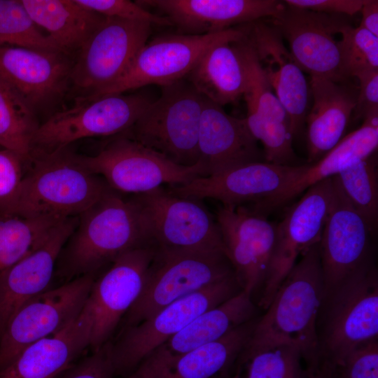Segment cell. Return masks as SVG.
I'll return each mask as SVG.
<instances>
[{"label":"cell","mask_w":378,"mask_h":378,"mask_svg":"<svg viewBox=\"0 0 378 378\" xmlns=\"http://www.w3.org/2000/svg\"><path fill=\"white\" fill-rule=\"evenodd\" d=\"M332 367L320 364L312 370H306L307 378H334Z\"/></svg>","instance_id":"bcb514c9"},{"label":"cell","mask_w":378,"mask_h":378,"mask_svg":"<svg viewBox=\"0 0 378 378\" xmlns=\"http://www.w3.org/2000/svg\"><path fill=\"white\" fill-rule=\"evenodd\" d=\"M204 97L181 80L162 87L124 134L175 164L190 167L199 160L198 134Z\"/></svg>","instance_id":"8992f818"},{"label":"cell","mask_w":378,"mask_h":378,"mask_svg":"<svg viewBox=\"0 0 378 378\" xmlns=\"http://www.w3.org/2000/svg\"><path fill=\"white\" fill-rule=\"evenodd\" d=\"M246 34L234 42L241 58L245 74L244 97L247 114L262 118L289 122L288 115L274 94L260 65L253 45Z\"/></svg>","instance_id":"e575fe53"},{"label":"cell","mask_w":378,"mask_h":378,"mask_svg":"<svg viewBox=\"0 0 378 378\" xmlns=\"http://www.w3.org/2000/svg\"><path fill=\"white\" fill-rule=\"evenodd\" d=\"M247 31L265 76L288 115L293 138L297 137L308 113L309 83L275 27L258 20L248 24Z\"/></svg>","instance_id":"44dd1931"},{"label":"cell","mask_w":378,"mask_h":378,"mask_svg":"<svg viewBox=\"0 0 378 378\" xmlns=\"http://www.w3.org/2000/svg\"><path fill=\"white\" fill-rule=\"evenodd\" d=\"M232 276V266L223 251H155L141 293L124 316V327L137 324L174 301Z\"/></svg>","instance_id":"52a82bcc"},{"label":"cell","mask_w":378,"mask_h":378,"mask_svg":"<svg viewBox=\"0 0 378 378\" xmlns=\"http://www.w3.org/2000/svg\"><path fill=\"white\" fill-rule=\"evenodd\" d=\"M296 346L272 343L245 346L227 378H307Z\"/></svg>","instance_id":"1f68e13d"},{"label":"cell","mask_w":378,"mask_h":378,"mask_svg":"<svg viewBox=\"0 0 378 378\" xmlns=\"http://www.w3.org/2000/svg\"><path fill=\"white\" fill-rule=\"evenodd\" d=\"M111 341L55 378H113L115 376L110 354Z\"/></svg>","instance_id":"b9f144b4"},{"label":"cell","mask_w":378,"mask_h":378,"mask_svg":"<svg viewBox=\"0 0 378 378\" xmlns=\"http://www.w3.org/2000/svg\"><path fill=\"white\" fill-rule=\"evenodd\" d=\"M258 309L252 298L241 290L197 316L142 362L156 378L179 356L221 338L259 316Z\"/></svg>","instance_id":"d4e9b609"},{"label":"cell","mask_w":378,"mask_h":378,"mask_svg":"<svg viewBox=\"0 0 378 378\" xmlns=\"http://www.w3.org/2000/svg\"><path fill=\"white\" fill-rule=\"evenodd\" d=\"M39 125L36 113L0 77V145L28 161Z\"/></svg>","instance_id":"d6a6232c"},{"label":"cell","mask_w":378,"mask_h":378,"mask_svg":"<svg viewBox=\"0 0 378 378\" xmlns=\"http://www.w3.org/2000/svg\"><path fill=\"white\" fill-rule=\"evenodd\" d=\"M151 25L105 17L74 56L70 90L75 99L89 97L118 80L148 41Z\"/></svg>","instance_id":"7c38bea8"},{"label":"cell","mask_w":378,"mask_h":378,"mask_svg":"<svg viewBox=\"0 0 378 378\" xmlns=\"http://www.w3.org/2000/svg\"><path fill=\"white\" fill-rule=\"evenodd\" d=\"M34 22L59 49L74 57L105 17L75 0H22Z\"/></svg>","instance_id":"f1b7e54d"},{"label":"cell","mask_w":378,"mask_h":378,"mask_svg":"<svg viewBox=\"0 0 378 378\" xmlns=\"http://www.w3.org/2000/svg\"><path fill=\"white\" fill-rule=\"evenodd\" d=\"M76 156L82 165L102 177L118 192L141 194L162 184L181 185L206 176L200 162L190 167L175 164L124 133L95 155Z\"/></svg>","instance_id":"8fae6325"},{"label":"cell","mask_w":378,"mask_h":378,"mask_svg":"<svg viewBox=\"0 0 378 378\" xmlns=\"http://www.w3.org/2000/svg\"><path fill=\"white\" fill-rule=\"evenodd\" d=\"M310 78L313 102L305 119L307 164L318 161L342 139L358 94V88L349 80Z\"/></svg>","instance_id":"4316f807"},{"label":"cell","mask_w":378,"mask_h":378,"mask_svg":"<svg viewBox=\"0 0 378 378\" xmlns=\"http://www.w3.org/2000/svg\"><path fill=\"white\" fill-rule=\"evenodd\" d=\"M378 146V112L367 115L361 126L342 138L321 159L305 164L302 173L281 191L253 205L265 215L291 201L313 185L339 174L374 153Z\"/></svg>","instance_id":"83f0119b"},{"label":"cell","mask_w":378,"mask_h":378,"mask_svg":"<svg viewBox=\"0 0 378 378\" xmlns=\"http://www.w3.org/2000/svg\"><path fill=\"white\" fill-rule=\"evenodd\" d=\"M305 164L284 166L265 161L251 162L220 174L198 177L167 191L181 197L212 198L223 205H253L274 195L296 178Z\"/></svg>","instance_id":"d6986e66"},{"label":"cell","mask_w":378,"mask_h":378,"mask_svg":"<svg viewBox=\"0 0 378 378\" xmlns=\"http://www.w3.org/2000/svg\"><path fill=\"white\" fill-rule=\"evenodd\" d=\"M0 46L62 52L34 22L22 0H0Z\"/></svg>","instance_id":"8d00e7d4"},{"label":"cell","mask_w":378,"mask_h":378,"mask_svg":"<svg viewBox=\"0 0 378 378\" xmlns=\"http://www.w3.org/2000/svg\"><path fill=\"white\" fill-rule=\"evenodd\" d=\"M25 162L12 150H0V216L12 214L25 173Z\"/></svg>","instance_id":"f35d334b"},{"label":"cell","mask_w":378,"mask_h":378,"mask_svg":"<svg viewBox=\"0 0 378 378\" xmlns=\"http://www.w3.org/2000/svg\"><path fill=\"white\" fill-rule=\"evenodd\" d=\"M360 12L362 18L359 27L378 37V1L365 0Z\"/></svg>","instance_id":"f6af8a7d"},{"label":"cell","mask_w":378,"mask_h":378,"mask_svg":"<svg viewBox=\"0 0 378 378\" xmlns=\"http://www.w3.org/2000/svg\"><path fill=\"white\" fill-rule=\"evenodd\" d=\"M11 215L22 217L78 216L112 188L90 172L67 148L33 155Z\"/></svg>","instance_id":"3957f363"},{"label":"cell","mask_w":378,"mask_h":378,"mask_svg":"<svg viewBox=\"0 0 378 378\" xmlns=\"http://www.w3.org/2000/svg\"><path fill=\"white\" fill-rule=\"evenodd\" d=\"M271 19L272 26L287 41L288 50L303 72L310 77L349 80L342 76L339 43L333 36L339 32L342 23L325 13L287 5L281 14Z\"/></svg>","instance_id":"ffe728a7"},{"label":"cell","mask_w":378,"mask_h":378,"mask_svg":"<svg viewBox=\"0 0 378 378\" xmlns=\"http://www.w3.org/2000/svg\"><path fill=\"white\" fill-rule=\"evenodd\" d=\"M359 82L355 118L364 119L367 115L378 112V69L364 72L356 77Z\"/></svg>","instance_id":"7bdbcfd3"},{"label":"cell","mask_w":378,"mask_h":378,"mask_svg":"<svg viewBox=\"0 0 378 378\" xmlns=\"http://www.w3.org/2000/svg\"><path fill=\"white\" fill-rule=\"evenodd\" d=\"M130 200L144 243L155 251L224 252L216 217L197 200L176 196L162 188Z\"/></svg>","instance_id":"5b68a950"},{"label":"cell","mask_w":378,"mask_h":378,"mask_svg":"<svg viewBox=\"0 0 378 378\" xmlns=\"http://www.w3.org/2000/svg\"><path fill=\"white\" fill-rule=\"evenodd\" d=\"M95 278L88 274L48 288L15 311L0 336V369L27 346L72 322L83 310Z\"/></svg>","instance_id":"4fadbf2b"},{"label":"cell","mask_w":378,"mask_h":378,"mask_svg":"<svg viewBox=\"0 0 378 378\" xmlns=\"http://www.w3.org/2000/svg\"><path fill=\"white\" fill-rule=\"evenodd\" d=\"M340 71L346 79L378 69V37L360 27L342 24L339 29Z\"/></svg>","instance_id":"74e56055"},{"label":"cell","mask_w":378,"mask_h":378,"mask_svg":"<svg viewBox=\"0 0 378 378\" xmlns=\"http://www.w3.org/2000/svg\"><path fill=\"white\" fill-rule=\"evenodd\" d=\"M300 200L276 223L274 246L267 276L257 302L266 310L297 260L319 243L332 195V177L304 191Z\"/></svg>","instance_id":"5bb4252c"},{"label":"cell","mask_w":378,"mask_h":378,"mask_svg":"<svg viewBox=\"0 0 378 378\" xmlns=\"http://www.w3.org/2000/svg\"><path fill=\"white\" fill-rule=\"evenodd\" d=\"M143 7L156 8L172 24L186 34H204L223 31L235 24H246L265 18H274L285 10L276 0H141Z\"/></svg>","instance_id":"7402d4cb"},{"label":"cell","mask_w":378,"mask_h":378,"mask_svg":"<svg viewBox=\"0 0 378 378\" xmlns=\"http://www.w3.org/2000/svg\"><path fill=\"white\" fill-rule=\"evenodd\" d=\"M78 216L61 220L34 251L0 274V336L12 315L49 288L60 252Z\"/></svg>","instance_id":"603a6c76"},{"label":"cell","mask_w":378,"mask_h":378,"mask_svg":"<svg viewBox=\"0 0 378 378\" xmlns=\"http://www.w3.org/2000/svg\"><path fill=\"white\" fill-rule=\"evenodd\" d=\"M332 372L334 378H378V339L354 349Z\"/></svg>","instance_id":"60d3db41"},{"label":"cell","mask_w":378,"mask_h":378,"mask_svg":"<svg viewBox=\"0 0 378 378\" xmlns=\"http://www.w3.org/2000/svg\"><path fill=\"white\" fill-rule=\"evenodd\" d=\"M324 292L319 243L295 265L264 314L260 315L246 346L288 343L301 351L305 369L319 362L316 321Z\"/></svg>","instance_id":"6da1fadb"},{"label":"cell","mask_w":378,"mask_h":378,"mask_svg":"<svg viewBox=\"0 0 378 378\" xmlns=\"http://www.w3.org/2000/svg\"><path fill=\"white\" fill-rule=\"evenodd\" d=\"M246 34V26L204 34H171L153 39L141 48L123 75L110 86L85 98L123 94L147 85L167 86L183 79L213 46L224 41H237Z\"/></svg>","instance_id":"30bf717a"},{"label":"cell","mask_w":378,"mask_h":378,"mask_svg":"<svg viewBox=\"0 0 378 378\" xmlns=\"http://www.w3.org/2000/svg\"><path fill=\"white\" fill-rule=\"evenodd\" d=\"M234 41L213 46L188 76L201 95L221 106L237 102L245 91L244 70Z\"/></svg>","instance_id":"4dcf8cb0"},{"label":"cell","mask_w":378,"mask_h":378,"mask_svg":"<svg viewBox=\"0 0 378 378\" xmlns=\"http://www.w3.org/2000/svg\"><path fill=\"white\" fill-rule=\"evenodd\" d=\"M145 245L130 199L111 190L78 216L59 255L57 274L66 281L95 273L122 253Z\"/></svg>","instance_id":"7a4b0ae2"},{"label":"cell","mask_w":378,"mask_h":378,"mask_svg":"<svg viewBox=\"0 0 378 378\" xmlns=\"http://www.w3.org/2000/svg\"><path fill=\"white\" fill-rule=\"evenodd\" d=\"M332 374H333V372H332ZM333 377H334V376H333Z\"/></svg>","instance_id":"c3c4849f"},{"label":"cell","mask_w":378,"mask_h":378,"mask_svg":"<svg viewBox=\"0 0 378 378\" xmlns=\"http://www.w3.org/2000/svg\"><path fill=\"white\" fill-rule=\"evenodd\" d=\"M142 364V363H141ZM143 365V364H142ZM145 367V366H144ZM146 368V367H145ZM147 370V369H146ZM152 375V374H151ZM153 376V375H152Z\"/></svg>","instance_id":"7dc6e473"},{"label":"cell","mask_w":378,"mask_h":378,"mask_svg":"<svg viewBox=\"0 0 378 378\" xmlns=\"http://www.w3.org/2000/svg\"><path fill=\"white\" fill-rule=\"evenodd\" d=\"M259 316L221 338L179 356L156 378H227L249 341Z\"/></svg>","instance_id":"f546056e"},{"label":"cell","mask_w":378,"mask_h":378,"mask_svg":"<svg viewBox=\"0 0 378 378\" xmlns=\"http://www.w3.org/2000/svg\"><path fill=\"white\" fill-rule=\"evenodd\" d=\"M332 195L319 254L324 290L334 286L371 260L372 231L332 177Z\"/></svg>","instance_id":"e0dca14e"},{"label":"cell","mask_w":378,"mask_h":378,"mask_svg":"<svg viewBox=\"0 0 378 378\" xmlns=\"http://www.w3.org/2000/svg\"><path fill=\"white\" fill-rule=\"evenodd\" d=\"M92 327L91 315L85 304L66 328L27 346L0 369V378H55L90 347Z\"/></svg>","instance_id":"484cf974"},{"label":"cell","mask_w":378,"mask_h":378,"mask_svg":"<svg viewBox=\"0 0 378 378\" xmlns=\"http://www.w3.org/2000/svg\"><path fill=\"white\" fill-rule=\"evenodd\" d=\"M316 334L318 364L333 367L358 346L378 339V275L372 260L324 290Z\"/></svg>","instance_id":"277c9868"},{"label":"cell","mask_w":378,"mask_h":378,"mask_svg":"<svg viewBox=\"0 0 378 378\" xmlns=\"http://www.w3.org/2000/svg\"><path fill=\"white\" fill-rule=\"evenodd\" d=\"M199 160L206 176L262 161L257 141L245 119L227 114L223 106L204 97L198 134Z\"/></svg>","instance_id":"cb8c5ba5"},{"label":"cell","mask_w":378,"mask_h":378,"mask_svg":"<svg viewBox=\"0 0 378 378\" xmlns=\"http://www.w3.org/2000/svg\"><path fill=\"white\" fill-rule=\"evenodd\" d=\"M216 219L224 252L242 290L260 295L270 264L276 223L245 205H222Z\"/></svg>","instance_id":"9a60e30c"},{"label":"cell","mask_w":378,"mask_h":378,"mask_svg":"<svg viewBox=\"0 0 378 378\" xmlns=\"http://www.w3.org/2000/svg\"><path fill=\"white\" fill-rule=\"evenodd\" d=\"M241 290L235 276H232L174 301L137 324L124 327L110 344L115 376L130 374L194 318Z\"/></svg>","instance_id":"ba28073f"},{"label":"cell","mask_w":378,"mask_h":378,"mask_svg":"<svg viewBox=\"0 0 378 378\" xmlns=\"http://www.w3.org/2000/svg\"><path fill=\"white\" fill-rule=\"evenodd\" d=\"M74 57L59 51L0 46V77L37 113L70 90Z\"/></svg>","instance_id":"ac0fdd59"},{"label":"cell","mask_w":378,"mask_h":378,"mask_svg":"<svg viewBox=\"0 0 378 378\" xmlns=\"http://www.w3.org/2000/svg\"><path fill=\"white\" fill-rule=\"evenodd\" d=\"M80 6L106 18L171 25L164 16L157 15L142 6L129 0H75Z\"/></svg>","instance_id":"ab89813d"},{"label":"cell","mask_w":378,"mask_h":378,"mask_svg":"<svg viewBox=\"0 0 378 378\" xmlns=\"http://www.w3.org/2000/svg\"><path fill=\"white\" fill-rule=\"evenodd\" d=\"M356 210L374 231L378 221V183L375 153L335 176Z\"/></svg>","instance_id":"d590c367"},{"label":"cell","mask_w":378,"mask_h":378,"mask_svg":"<svg viewBox=\"0 0 378 378\" xmlns=\"http://www.w3.org/2000/svg\"><path fill=\"white\" fill-rule=\"evenodd\" d=\"M365 0H286L290 7L321 13L354 15L360 11Z\"/></svg>","instance_id":"ee69618b"},{"label":"cell","mask_w":378,"mask_h":378,"mask_svg":"<svg viewBox=\"0 0 378 378\" xmlns=\"http://www.w3.org/2000/svg\"><path fill=\"white\" fill-rule=\"evenodd\" d=\"M153 101L140 94H117L75 101L40 124L31 144V156L59 150L82 139L126 132Z\"/></svg>","instance_id":"9c48e42d"},{"label":"cell","mask_w":378,"mask_h":378,"mask_svg":"<svg viewBox=\"0 0 378 378\" xmlns=\"http://www.w3.org/2000/svg\"><path fill=\"white\" fill-rule=\"evenodd\" d=\"M64 218L0 216V274L37 248Z\"/></svg>","instance_id":"836d02e7"},{"label":"cell","mask_w":378,"mask_h":378,"mask_svg":"<svg viewBox=\"0 0 378 378\" xmlns=\"http://www.w3.org/2000/svg\"><path fill=\"white\" fill-rule=\"evenodd\" d=\"M154 255L155 249L147 245L131 248L95 278L85 303L92 321V351L111 341L120 320L140 295Z\"/></svg>","instance_id":"2e32d148"}]
</instances>
